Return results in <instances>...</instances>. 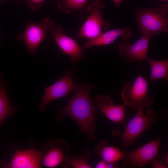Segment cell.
<instances>
[{
    "instance_id": "7c38bea8",
    "label": "cell",
    "mask_w": 168,
    "mask_h": 168,
    "mask_svg": "<svg viewBox=\"0 0 168 168\" xmlns=\"http://www.w3.org/2000/svg\"><path fill=\"white\" fill-rule=\"evenodd\" d=\"M44 147L42 164L50 168L58 166L63 161L64 152L69 147L65 142L58 139L49 142L44 144Z\"/></svg>"
},
{
    "instance_id": "6da1fadb",
    "label": "cell",
    "mask_w": 168,
    "mask_h": 168,
    "mask_svg": "<svg viewBox=\"0 0 168 168\" xmlns=\"http://www.w3.org/2000/svg\"><path fill=\"white\" fill-rule=\"evenodd\" d=\"M93 87L91 84H79L74 96L56 118L58 121L66 117L72 118L78 124L81 132L86 133L90 140L95 138L97 112L90 95V90Z\"/></svg>"
},
{
    "instance_id": "7402d4cb",
    "label": "cell",
    "mask_w": 168,
    "mask_h": 168,
    "mask_svg": "<svg viewBox=\"0 0 168 168\" xmlns=\"http://www.w3.org/2000/svg\"><path fill=\"white\" fill-rule=\"evenodd\" d=\"M96 168H107V162L103 161L98 162L95 166Z\"/></svg>"
},
{
    "instance_id": "5bb4252c",
    "label": "cell",
    "mask_w": 168,
    "mask_h": 168,
    "mask_svg": "<svg viewBox=\"0 0 168 168\" xmlns=\"http://www.w3.org/2000/svg\"><path fill=\"white\" fill-rule=\"evenodd\" d=\"M132 31L129 27H122L101 33L96 37L88 39L83 45L84 48L93 46L105 45L112 43L116 39L121 37L126 40L132 36Z\"/></svg>"
},
{
    "instance_id": "ba28073f",
    "label": "cell",
    "mask_w": 168,
    "mask_h": 168,
    "mask_svg": "<svg viewBox=\"0 0 168 168\" xmlns=\"http://www.w3.org/2000/svg\"><path fill=\"white\" fill-rule=\"evenodd\" d=\"M75 71L74 68L66 71L62 78L45 88L39 106L40 112L44 110L46 105L48 103L77 90V86L73 80V76Z\"/></svg>"
},
{
    "instance_id": "277c9868",
    "label": "cell",
    "mask_w": 168,
    "mask_h": 168,
    "mask_svg": "<svg viewBox=\"0 0 168 168\" xmlns=\"http://www.w3.org/2000/svg\"><path fill=\"white\" fill-rule=\"evenodd\" d=\"M148 86L147 82L139 73L133 82H127L121 91L124 104L136 109L151 106L155 99L154 97L148 95Z\"/></svg>"
},
{
    "instance_id": "52a82bcc",
    "label": "cell",
    "mask_w": 168,
    "mask_h": 168,
    "mask_svg": "<svg viewBox=\"0 0 168 168\" xmlns=\"http://www.w3.org/2000/svg\"><path fill=\"white\" fill-rule=\"evenodd\" d=\"M153 35L142 34L141 38L133 44L126 41L120 43L117 48L118 53L125 61H134L137 63L149 58L148 50L150 40Z\"/></svg>"
},
{
    "instance_id": "44dd1931",
    "label": "cell",
    "mask_w": 168,
    "mask_h": 168,
    "mask_svg": "<svg viewBox=\"0 0 168 168\" xmlns=\"http://www.w3.org/2000/svg\"><path fill=\"white\" fill-rule=\"evenodd\" d=\"M44 0H25L30 8L32 10L39 9Z\"/></svg>"
},
{
    "instance_id": "3957f363",
    "label": "cell",
    "mask_w": 168,
    "mask_h": 168,
    "mask_svg": "<svg viewBox=\"0 0 168 168\" xmlns=\"http://www.w3.org/2000/svg\"><path fill=\"white\" fill-rule=\"evenodd\" d=\"M168 3L156 8L136 9V20L140 32L152 35L168 32Z\"/></svg>"
},
{
    "instance_id": "603a6c76",
    "label": "cell",
    "mask_w": 168,
    "mask_h": 168,
    "mask_svg": "<svg viewBox=\"0 0 168 168\" xmlns=\"http://www.w3.org/2000/svg\"><path fill=\"white\" fill-rule=\"evenodd\" d=\"M115 6L117 7H120V4L123 0H112Z\"/></svg>"
},
{
    "instance_id": "8992f818",
    "label": "cell",
    "mask_w": 168,
    "mask_h": 168,
    "mask_svg": "<svg viewBox=\"0 0 168 168\" xmlns=\"http://www.w3.org/2000/svg\"><path fill=\"white\" fill-rule=\"evenodd\" d=\"M54 25V22L49 17L44 18L39 24L30 22L17 39L23 40L27 50L31 54H34L42 42L47 38V30H50Z\"/></svg>"
},
{
    "instance_id": "30bf717a",
    "label": "cell",
    "mask_w": 168,
    "mask_h": 168,
    "mask_svg": "<svg viewBox=\"0 0 168 168\" xmlns=\"http://www.w3.org/2000/svg\"><path fill=\"white\" fill-rule=\"evenodd\" d=\"M15 152L9 162L3 167L9 168H40L43 150L36 149L33 146L29 149L21 150L12 146Z\"/></svg>"
},
{
    "instance_id": "7a4b0ae2",
    "label": "cell",
    "mask_w": 168,
    "mask_h": 168,
    "mask_svg": "<svg viewBox=\"0 0 168 168\" xmlns=\"http://www.w3.org/2000/svg\"><path fill=\"white\" fill-rule=\"evenodd\" d=\"M143 109H138L137 113L128 123L123 132L119 129H114L112 132L113 136L120 138L122 145L124 148H127L133 143L158 119L162 118L153 108L148 109L145 114L144 113Z\"/></svg>"
},
{
    "instance_id": "4fadbf2b",
    "label": "cell",
    "mask_w": 168,
    "mask_h": 168,
    "mask_svg": "<svg viewBox=\"0 0 168 168\" xmlns=\"http://www.w3.org/2000/svg\"><path fill=\"white\" fill-rule=\"evenodd\" d=\"M95 101L97 108L110 120L116 123L125 122L126 106L124 104L114 105L108 95H98Z\"/></svg>"
},
{
    "instance_id": "9a60e30c",
    "label": "cell",
    "mask_w": 168,
    "mask_h": 168,
    "mask_svg": "<svg viewBox=\"0 0 168 168\" xmlns=\"http://www.w3.org/2000/svg\"><path fill=\"white\" fill-rule=\"evenodd\" d=\"M95 150L96 154L107 162L114 163L120 160H123L124 156V152L119 149L108 146L104 140L99 143Z\"/></svg>"
},
{
    "instance_id": "2e32d148",
    "label": "cell",
    "mask_w": 168,
    "mask_h": 168,
    "mask_svg": "<svg viewBox=\"0 0 168 168\" xmlns=\"http://www.w3.org/2000/svg\"><path fill=\"white\" fill-rule=\"evenodd\" d=\"M151 69L150 80L153 82L158 79L168 82V59L156 60L148 58L147 60Z\"/></svg>"
},
{
    "instance_id": "cb8c5ba5",
    "label": "cell",
    "mask_w": 168,
    "mask_h": 168,
    "mask_svg": "<svg viewBox=\"0 0 168 168\" xmlns=\"http://www.w3.org/2000/svg\"><path fill=\"white\" fill-rule=\"evenodd\" d=\"M161 1H167L168 0H159Z\"/></svg>"
},
{
    "instance_id": "5b68a950",
    "label": "cell",
    "mask_w": 168,
    "mask_h": 168,
    "mask_svg": "<svg viewBox=\"0 0 168 168\" xmlns=\"http://www.w3.org/2000/svg\"><path fill=\"white\" fill-rule=\"evenodd\" d=\"M105 7V4L98 0L88 5L87 10L89 15L80 29L76 38L93 39L109 29L110 23L105 21L102 15V10Z\"/></svg>"
},
{
    "instance_id": "ac0fdd59",
    "label": "cell",
    "mask_w": 168,
    "mask_h": 168,
    "mask_svg": "<svg viewBox=\"0 0 168 168\" xmlns=\"http://www.w3.org/2000/svg\"><path fill=\"white\" fill-rule=\"evenodd\" d=\"M87 0H57L60 10L69 13L72 12H82Z\"/></svg>"
},
{
    "instance_id": "9c48e42d",
    "label": "cell",
    "mask_w": 168,
    "mask_h": 168,
    "mask_svg": "<svg viewBox=\"0 0 168 168\" xmlns=\"http://www.w3.org/2000/svg\"><path fill=\"white\" fill-rule=\"evenodd\" d=\"M161 138V137L154 140L134 151L124 152L123 159L131 166H144L157 156Z\"/></svg>"
},
{
    "instance_id": "d6986e66",
    "label": "cell",
    "mask_w": 168,
    "mask_h": 168,
    "mask_svg": "<svg viewBox=\"0 0 168 168\" xmlns=\"http://www.w3.org/2000/svg\"><path fill=\"white\" fill-rule=\"evenodd\" d=\"M65 167L72 166L75 168H90L91 166L86 161V157L69 156H65L63 161Z\"/></svg>"
},
{
    "instance_id": "e0dca14e",
    "label": "cell",
    "mask_w": 168,
    "mask_h": 168,
    "mask_svg": "<svg viewBox=\"0 0 168 168\" xmlns=\"http://www.w3.org/2000/svg\"><path fill=\"white\" fill-rule=\"evenodd\" d=\"M13 113L5 89L0 85V127L4 120Z\"/></svg>"
},
{
    "instance_id": "8fae6325",
    "label": "cell",
    "mask_w": 168,
    "mask_h": 168,
    "mask_svg": "<svg viewBox=\"0 0 168 168\" xmlns=\"http://www.w3.org/2000/svg\"><path fill=\"white\" fill-rule=\"evenodd\" d=\"M50 30L53 39L62 52L70 57L72 63H76L84 58L83 49L75 40L63 34V29L60 26L54 25Z\"/></svg>"
},
{
    "instance_id": "ffe728a7",
    "label": "cell",
    "mask_w": 168,
    "mask_h": 168,
    "mask_svg": "<svg viewBox=\"0 0 168 168\" xmlns=\"http://www.w3.org/2000/svg\"><path fill=\"white\" fill-rule=\"evenodd\" d=\"M165 157L161 155L157 156L151 161V165L154 168H167L166 165L165 164Z\"/></svg>"
},
{
    "instance_id": "d4e9b609",
    "label": "cell",
    "mask_w": 168,
    "mask_h": 168,
    "mask_svg": "<svg viewBox=\"0 0 168 168\" xmlns=\"http://www.w3.org/2000/svg\"></svg>"
}]
</instances>
